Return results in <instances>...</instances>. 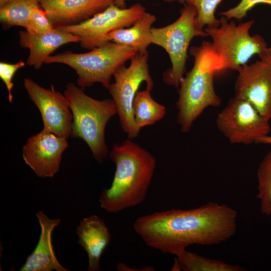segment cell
<instances>
[{
  "mask_svg": "<svg viewBox=\"0 0 271 271\" xmlns=\"http://www.w3.org/2000/svg\"><path fill=\"white\" fill-rule=\"evenodd\" d=\"M237 218L231 207L210 201L193 209H173L140 216L133 227L148 246L177 256L191 245L227 241L235 233Z\"/></svg>",
  "mask_w": 271,
  "mask_h": 271,
  "instance_id": "6da1fadb",
  "label": "cell"
},
{
  "mask_svg": "<svg viewBox=\"0 0 271 271\" xmlns=\"http://www.w3.org/2000/svg\"><path fill=\"white\" fill-rule=\"evenodd\" d=\"M131 140L114 144L109 153L115 171L111 186L103 189L98 200L108 213H116L144 202L155 172V158Z\"/></svg>",
  "mask_w": 271,
  "mask_h": 271,
  "instance_id": "7a4b0ae2",
  "label": "cell"
},
{
  "mask_svg": "<svg viewBox=\"0 0 271 271\" xmlns=\"http://www.w3.org/2000/svg\"><path fill=\"white\" fill-rule=\"evenodd\" d=\"M189 52L194 57V64L180 83L176 104L177 122L184 133L190 131L206 108L217 107L221 103L214 89V76L223 69L211 43L204 41L199 46L192 47Z\"/></svg>",
  "mask_w": 271,
  "mask_h": 271,
  "instance_id": "3957f363",
  "label": "cell"
},
{
  "mask_svg": "<svg viewBox=\"0 0 271 271\" xmlns=\"http://www.w3.org/2000/svg\"><path fill=\"white\" fill-rule=\"evenodd\" d=\"M64 95L73 115L71 136L85 141L96 160L102 163L109 153L104 138L105 127L117 113L114 101L94 99L72 82L66 85Z\"/></svg>",
  "mask_w": 271,
  "mask_h": 271,
  "instance_id": "277c9868",
  "label": "cell"
},
{
  "mask_svg": "<svg viewBox=\"0 0 271 271\" xmlns=\"http://www.w3.org/2000/svg\"><path fill=\"white\" fill-rule=\"evenodd\" d=\"M138 53L134 48L110 41L83 53L67 51L49 56L44 63L67 65L76 72L77 85L84 89L95 83L108 89L116 70Z\"/></svg>",
  "mask_w": 271,
  "mask_h": 271,
  "instance_id": "5b68a950",
  "label": "cell"
},
{
  "mask_svg": "<svg viewBox=\"0 0 271 271\" xmlns=\"http://www.w3.org/2000/svg\"><path fill=\"white\" fill-rule=\"evenodd\" d=\"M197 14L194 6L186 4L173 23L151 29L152 43L163 48L170 59L171 67L163 75L164 82L169 85L179 87L186 73L188 48L192 40L196 37L208 36L204 30L196 26Z\"/></svg>",
  "mask_w": 271,
  "mask_h": 271,
  "instance_id": "8992f818",
  "label": "cell"
},
{
  "mask_svg": "<svg viewBox=\"0 0 271 271\" xmlns=\"http://www.w3.org/2000/svg\"><path fill=\"white\" fill-rule=\"evenodd\" d=\"M219 26L206 27L204 31L212 40L211 46L221 61L223 70L237 69L255 55L262 54L267 45L260 35H250L253 20L238 25L222 17Z\"/></svg>",
  "mask_w": 271,
  "mask_h": 271,
  "instance_id": "52a82bcc",
  "label": "cell"
},
{
  "mask_svg": "<svg viewBox=\"0 0 271 271\" xmlns=\"http://www.w3.org/2000/svg\"><path fill=\"white\" fill-rule=\"evenodd\" d=\"M149 53L138 52L130 60L128 66H120L113 74L114 81L108 90L116 106L119 123L129 139L136 138L140 131L133 114V103L141 84L152 90L154 81L150 74Z\"/></svg>",
  "mask_w": 271,
  "mask_h": 271,
  "instance_id": "ba28073f",
  "label": "cell"
},
{
  "mask_svg": "<svg viewBox=\"0 0 271 271\" xmlns=\"http://www.w3.org/2000/svg\"><path fill=\"white\" fill-rule=\"evenodd\" d=\"M146 12L139 3L124 9L113 4L80 24L55 28L79 37L81 47L90 50L110 42L108 34L111 31L130 27Z\"/></svg>",
  "mask_w": 271,
  "mask_h": 271,
  "instance_id": "9c48e42d",
  "label": "cell"
},
{
  "mask_svg": "<svg viewBox=\"0 0 271 271\" xmlns=\"http://www.w3.org/2000/svg\"><path fill=\"white\" fill-rule=\"evenodd\" d=\"M269 121L249 102L234 96L218 114L216 122L231 143L248 145L269 134Z\"/></svg>",
  "mask_w": 271,
  "mask_h": 271,
  "instance_id": "30bf717a",
  "label": "cell"
},
{
  "mask_svg": "<svg viewBox=\"0 0 271 271\" xmlns=\"http://www.w3.org/2000/svg\"><path fill=\"white\" fill-rule=\"evenodd\" d=\"M24 87L30 99L41 113L43 130L67 139L71 134L73 115L64 95L52 85L46 89L27 78Z\"/></svg>",
  "mask_w": 271,
  "mask_h": 271,
  "instance_id": "8fae6325",
  "label": "cell"
},
{
  "mask_svg": "<svg viewBox=\"0 0 271 271\" xmlns=\"http://www.w3.org/2000/svg\"><path fill=\"white\" fill-rule=\"evenodd\" d=\"M235 97L252 104L264 117L271 116V63L260 59L238 67Z\"/></svg>",
  "mask_w": 271,
  "mask_h": 271,
  "instance_id": "7c38bea8",
  "label": "cell"
},
{
  "mask_svg": "<svg viewBox=\"0 0 271 271\" xmlns=\"http://www.w3.org/2000/svg\"><path fill=\"white\" fill-rule=\"evenodd\" d=\"M67 139L42 130L30 137L22 149L25 163L41 178L53 177L59 171Z\"/></svg>",
  "mask_w": 271,
  "mask_h": 271,
  "instance_id": "4fadbf2b",
  "label": "cell"
},
{
  "mask_svg": "<svg viewBox=\"0 0 271 271\" xmlns=\"http://www.w3.org/2000/svg\"><path fill=\"white\" fill-rule=\"evenodd\" d=\"M55 27L80 24L103 11L114 0H38Z\"/></svg>",
  "mask_w": 271,
  "mask_h": 271,
  "instance_id": "5bb4252c",
  "label": "cell"
},
{
  "mask_svg": "<svg viewBox=\"0 0 271 271\" xmlns=\"http://www.w3.org/2000/svg\"><path fill=\"white\" fill-rule=\"evenodd\" d=\"M36 216L41 228L39 239L34 251L19 270H69L59 262L52 244V233L61 222L60 219H50L41 210L37 212Z\"/></svg>",
  "mask_w": 271,
  "mask_h": 271,
  "instance_id": "9a60e30c",
  "label": "cell"
},
{
  "mask_svg": "<svg viewBox=\"0 0 271 271\" xmlns=\"http://www.w3.org/2000/svg\"><path fill=\"white\" fill-rule=\"evenodd\" d=\"M19 44L28 48L30 53L27 64L39 69L45 60L57 49L71 43H79L80 38L55 28L51 32L41 34H30L27 31L19 32Z\"/></svg>",
  "mask_w": 271,
  "mask_h": 271,
  "instance_id": "2e32d148",
  "label": "cell"
},
{
  "mask_svg": "<svg viewBox=\"0 0 271 271\" xmlns=\"http://www.w3.org/2000/svg\"><path fill=\"white\" fill-rule=\"evenodd\" d=\"M76 234L78 243L88 255V270H100V257L111 238L108 228L100 217L92 215L80 222Z\"/></svg>",
  "mask_w": 271,
  "mask_h": 271,
  "instance_id": "e0dca14e",
  "label": "cell"
},
{
  "mask_svg": "<svg viewBox=\"0 0 271 271\" xmlns=\"http://www.w3.org/2000/svg\"><path fill=\"white\" fill-rule=\"evenodd\" d=\"M156 20L154 15L146 12L130 27L120 28L108 34L109 41L136 48L138 52L145 53L152 44L151 29Z\"/></svg>",
  "mask_w": 271,
  "mask_h": 271,
  "instance_id": "ac0fdd59",
  "label": "cell"
},
{
  "mask_svg": "<svg viewBox=\"0 0 271 271\" xmlns=\"http://www.w3.org/2000/svg\"><path fill=\"white\" fill-rule=\"evenodd\" d=\"M151 90L138 91L133 103L135 123L140 130L161 120L166 114L165 107L152 97Z\"/></svg>",
  "mask_w": 271,
  "mask_h": 271,
  "instance_id": "d6986e66",
  "label": "cell"
},
{
  "mask_svg": "<svg viewBox=\"0 0 271 271\" xmlns=\"http://www.w3.org/2000/svg\"><path fill=\"white\" fill-rule=\"evenodd\" d=\"M41 7L38 0H10L0 8V21L6 28H27L32 10Z\"/></svg>",
  "mask_w": 271,
  "mask_h": 271,
  "instance_id": "ffe728a7",
  "label": "cell"
},
{
  "mask_svg": "<svg viewBox=\"0 0 271 271\" xmlns=\"http://www.w3.org/2000/svg\"><path fill=\"white\" fill-rule=\"evenodd\" d=\"M181 268L184 271H243L237 265L226 263L220 260L201 256L186 250L177 256Z\"/></svg>",
  "mask_w": 271,
  "mask_h": 271,
  "instance_id": "44dd1931",
  "label": "cell"
},
{
  "mask_svg": "<svg viewBox=\"0 0 271 271\" xmlns=\"http://www.w3.org/2000/svg\"><path fill=\"white\" fill-rule=\"evenodd\" d=\"M258 194L261 213L271 215V151L263 158L257 170Z\"/></svg>",
  "mask_w": 271,
  "mask_h": 271,
  "instance_id": "7402d4cb",
  "label": "cell"
},
{
  "mask_svg": "<svg viewBox=\"0 0 271 271\" xmlns=\"http://www.w3.org/2000/svg\"><path fill=\"white\" fill-rule=\"evenodd\" d=\"M222 0H185L184 3L194 6L197 12L196 25L200 30L204 27L219 26L220 21L216 18L215 13Z\"/></svg>",
  "mask_w": 271,
  "mask_h": 271,
  "instance_id": "603a6c76",
  "label": "cell"
},
{
  "mask_svg": "<svg viewBox=\"0 0 271 271\" xmlns=\"http://www.w3.org/2000/svg\"><path fill=\"white\" fill-rule=\"evenodd\" d=\"M54 29L55 27L42 7L32 10L26 31L30 34H41L51 32Z\"/></svg>",
  "mask_w": 271,
  "mask_h": 271,
  "instance_id": "cb8c5ba5",
  "label": "cell"
},
{
  "mask_svg": "<svg viewBox=\"0 0 271 271\" xmlns=\"http://www.w3.org/2000/svg\"><path fill=\"white\" fill-rule=\"evenodd\" d=\"M259 4H267L271 7V0H241L236 6L221 12L219 15L228 20L234 19L240 21L249 11Z\"/></svg>",
  "mask_w": 271,
  "mask_h": 271,
  "instance_id": "d4e9b609",
  "label": "cell"
},
{
  "mask_svg": "<svg viewBox=\"0 0 271 271\" xmlns=\"http://www.w3.org/2000/svg\"><path fill=\"white\" fill-rule=\"evenodd\" d=\"M25 65V63L22 61H19L14 64L0 62V77L6 86L8 91L9 100L11 103L13 100L12 90L14 85L12 79L16 72Z\"/></svg>",
  "mask_w": 271,
  "mask_h": 271,
  "instance_id": "484cf974",
  "label": "cell"
},
{
  "mask_svg": "<svg viewBox=\"0 0 271 271\" xmlns=\"http://www.w3.org/2000/svg\"><path fill=\"white\" fill-rule=\"evenodd\" d=\"M260 59L271 63V47H267L259 56Z\"/></svg>",
  "mask_w": 271,
  "mask_h": 271,
  "instance_id": "4316f807",
  "label": "cell"
},
{
  "mask_svg": "<svg viewBox=\"0 0 271 271\" xmlns=\"http://www.w3.org/2000/svg\"><path fill=\"white\" fill-rule=\"evenodd\" d=\"M166 2L178 1L181 3H184L185 0H165ZM114 5L120 8H126L125 0H114Z\"/></svg>",
  "mask_w": 271,
  "mask_h": 271,
  "instance_id": "83f0119b",
  "label": "cell"
},
{
  "mask_svg": "<svg viewBox=\"0 0 271 271\" xmlns=\"http://www.w3.org/2000/svg\"><path fill=\"white\" fill-rule=\"evenodd\" d=\"M255 144L271 145V135L268 134L258 138Z\"/></svg>",
  "mask_w": 271,
  "mask_h": 271,
  "instance_id": "f1b7e54d",
  "label": "cell"
},
{
  "mask_svg": "<svg viewBox=\"0 0 271 271\" xmlns=\"http://www.w3.org/2000/svg\"><path fill=\"white\" fill-rule=\"evenodd\" d=\"M10 0H0V8L4 6Z\"/></svg>",
  "mask_w": 271,
  "mask_h": 271,
  "instance_id": "f546056e",
  "label": "cell"
},
{
  "mask_svg": "<svg viewBox=\"0 0 271 271\" xmlns=\"http://www.w3.org/2000/svg\"><path fill=\"white\" fill-rule=\"evenodd\" d=\"M270 120H271V116H270Z\"/></svg>",
  "mask_w": 271,
  "mask_h": 271,
  "instance_id": "4dcf8cb0",
  "label": "cell"
}]
</instances>
